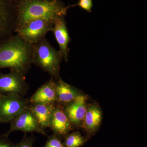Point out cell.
Returning <instances> with one entry per match:
<instances>
[{
    "label": "cell",
    "mask_w": 147,
    "mask_h": 147,
    "mask_svg": "<svg viewBox=\"0 0 147 147\" xmlns=\"http://www.w3.org/2000/svg\"><path fill=\"white\" fill-rule=\"evenodd\" d=\"M32 47L17 34L0 42V69H15L26 76L32 64Z\"/></svg>",
    "instance_id": "6da1fadb"
},
{
    "label": "cell",
    "mask_w": 147,
    "mask_h": 147,
    "mask_svg": "<svg viewBox=\"0 0 147 147\" xmlns=\"http://www.w3.org/2000/svg\"><path fill=\"white\" fill-rule=\"evenodd\" d=\"M68 7L57 0H22L17 7L15 32L29 21L42 19L54 23L64 16Z\"/></svg>",
    "instance_id": "7a4b0ae2"
},
{
    "label": "cell",
    "mask_w": 147,
    "mask_h": 147,
    "mask_svg": "<svg viewBox=\"0 0 147 147\" xmlns=\"http://www.w3.org/2000/svg\"><path fill=\"white\" fill-rule=\"evenodd\" d=\"M62 57L59 50L45 37L33 45L32 63L48 73L55 80L60 79V65Z\"/></svg>",
    "instance_id": "3957f363"
},
{
    "label": "cell",
    "mask_w": 147,
    "mask_h": 147,
    "mask_svg": "<svg viewBox=\"0 0 147 147\" xmlns=\"http://www.w3.org/2000/svg\"><path fill=\"white\" fill-rule=\"evenodd\" d=\"M29 98L14 94L0 95V123H7L28 108Z\"/></svg>",
    "instance_id": "277c9868"
},
{
    "label": "cell",
    "mask_w": 147,
    "mask_h": 147,
    "mask_svg": "<svg viewBox=\"0 0 147 147\" xmlns=\"http://www.w3.org/2000/svg\"><path fill=\"white\" fill-rule=\"evenodd\" d=\"M29 89L26 76L21 71L10 69L9 73L0 71V95L14 94L25 96Z\"/></svg>",
    "instance_id": "5b68a950"
},
{
    "label": "cell",
    "mask_w": 147,
    "mask_h": 147,
    "mask_svg": "<svg viewBox=\"0 0 147 147\" xmlns=\"http://www.w3.org/2000/svg\"><path fill=\"white\" fill-rule=\"evenodd\" d=\"M54 23L42 19L32 20L16 30L17 34L27 42L33 45L45 37L52 31Z\"/></svg>",
    "instance_id": "8992f818"
},
{
    "label": "cell",
    "mask_w": 147,
    "mask_h": 147,
    "mask_svg": "<svg viewBox=\"0 0 147 147\" xmlns=\"http://www.w3.org/2000/svg\"><path fill=\"white\" fill-rule=\"evenodd\" d=\"M17 15L8 0H0V42L14 35Z\"/></svg>",
    "instance_id": "52a82bcc"
},
{
    "label": "cell",
    "mask_w": 147,
    "mask_h": 147,
    "mask_svg": "<svg viewBox=\"0 0 147 147\" xmlns=\"http://www.w3.org/2000/svg\"><path fill=\"white\" fill-rule=\"evenodd\" d=\"M9 129L5 133L7 136L13 131H20L25 133L36 132L48 137L45 129L38 122L32 113L27 108L10 122Z\"/></svg>",
    "instance_id": "ba28073f"
},
{
    "label": "cell",
    "mask_w": 147,
    "mask_h": 147,
    "mask_svg": "<svg viewBox=\"0 0 147 147\" xmlns=\"http://www.w3.org/2000/svg\"><path fill=\"white\" fill-rule=\"evenodd\" d=\"M86 96L82 94L63 106L65 113L73 128L82 127L88 104Z\"/></svg>",
    "instance_id": "9c48e42d"
},
{
    "label": "cell",
    "mask_w": 147,
    "mask_h": 147,
    "mask_svg": "<svg viewBox=\"0 0 147 147\" xmlns=\"http://www.w3.org/2000/svg\"><path fill=\"white\" fill-rule=\"evenodd\" d=\"M49 128L51 129L53 134L61 139H64L74 129L70 121L64 111L63 106L57 103L55 104Z\"/></svg>",
    "instance_id": "30bf717a"
},
{
    "label": "cell",
    "mask_w": 147,
    "mask_h": 147,
    "mask_svg": "<svg viewBox=\"0 0 147 147\" xmlns=\"http://www.w3.org/2000/svg\"><path fill=\"white\" fill-rule=\"evenodd\" d=\"M102 118V110L97 102L88 104L82 126L86 132L87 140L90 139L99 129Z\"/></svg>",
    "instance_id": "8fae6325"
},
{
    "label": "cell",
    "mask_w": 147,
    "mask_h": 147,
    "mask_svg": "<svg viewBox=\"0 0 147 147\" xmlns=\"http://www.w3.org/2000/svg\"><path fill=\"white\" fill-rule=\"evenodd\" d=\"M52 32L54 33L59 44V51L63 59L67 62L69 51L68 45L71 41V38L69 34L64 16L59 17L55 21Z\"/></svg>",
    "instance_id": "7c38bea8"
},
{
    "label": "cell",
    "mask_w": 147,
    "mask_h": 147,
    "mask_svg": "<svg viewBox=\"0 0 147 147\" xmlns=\"http://www.w3.org/2000/svg\"><path fill=\"white\" fill-rule=\"evenodd\" d=\"M29 101L30 104H56V80L51 78L36 90Z\"/></svg>",
    "instance_id": "4fadbf2b"
},
{
    "label": "cell",
    "mask_w": 147,
    "mask_h": 147,
    "mask_svg": "<svg viewBox=\"0 0 147 147\" xmlns=\"http://www.w3.org/2000/svg\"><path fill=\"white\" fill-rule=\"evenodd\" d=\"M57 104L64 106L83 94L77 88L64 82L61 78L56 80Z\"/></svg>",
    "instance_id": "5bb4252c"
},
{
    "label": "cell",
    "mask_w": 147,
    "mask_h": 147,
    "mask_svg": "<svg viewBox=\"0 0 147 147\" xmlns=\"http://www.w3.org/2000/svg\"><path fill=\"white\" fill-rule=\"evenodd\" d=\"M55 104L29 103L28 108L31 111L40 126L45 129L49 127L50 119Z\"/></svg>",
    "instance_id": "9a60e30c"
},
{
    "label": "cell",
    "mask_w": 147,
    "mask_h": 147,
    "mask_svg": "<svg viewBox=\"0 0 147 147\" xmlns=\"http://www.w3.org/2000/svg\"><path fill=\"white\" fill-rule=\"evenodd\" d=\"M64 139L63 143L65 147H80L88 141L86 137H83L79 131L69 133Z\"/></svg>",
    "instance_id": "2e32d148"
},
{
    "label": "cell",
    "mask_w": 147,
    "mask_h": 147,
    "mask_svg": "<svg viewBox=\"0 0 147 147\" xmlns=\"http://www.w3.org/2000/svg\"><path fill=\"white\" fill-rule=\"evenodd\" d=\"M44 147H65L60 138L53 134L48 137Z\"/></svg>",
    "instance_id": "e0dca14e"
},
{
    "label": "cell",
    "mask_w": 147,
    "mask_h": 147,
    "mask_svg": "<svg viewBox=\"0 0 147 147\" xmlns=\"http://www.w3.org/2000/svg\"><path fill=\"white\" fill-rule=\"evenodd\" d=\"M35 140V137L33 135L28 136L26 133H25L22 140L15 145V147H34Z\"/></svg>",
    "instance_id": "ac0fdd59"
},
{
    "label": "cell",
    "mask_w": 147,
    "mask_h": 147,
    "mask_svg": "<svg viewBox=\"0 0 147 147\" xmlns=\"http://www.w3.org/2000/svg\"><path fill=\"white\" fill-rule=\"evenodd\" d=\"M5 134H0V147H15V144Z\"/></svg>",
    "instance_id": "d6986e66"
},
{
    "label": "cell",
    "mask_w": 147,
    "mask_h": 147,
    "mask_svg": "<svg viewBox=\"0 0 147 147\" xmlns=\"http://www.w3.org/2000/svg\"><path fill=\"white\" fill-rule=\"evenodd\" d=\"M76 5L79 6L88 12H91L92 8L93 6L92 0H80Z\"/></svg>",
    "instance_id": "ffe728a7"
}]
</instances>
